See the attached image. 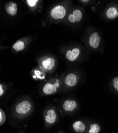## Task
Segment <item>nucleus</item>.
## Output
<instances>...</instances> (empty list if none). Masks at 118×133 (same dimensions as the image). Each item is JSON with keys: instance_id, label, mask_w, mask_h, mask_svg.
Returning <instances> with one entry per match:
<instances>
[{"instance_id": "nucleus-1", "label": "nucleus", "mask_w": 118, "mask_h": 133, "mask_svg": "<svg viewBox=\"0 0 118 133\" xmlns=\"http://www.w3.org/2000/svg\"><path fill=\"white\" fill-rule=\"evenodd\" d=\"M66 15V10L62 5H57L53 8L50 12L52 18L54 19H61L65 17Z\"/></svg>"}, {"instance_id": "nucleus-2", "label": "nucleus", "mask_w": 118, "mask_h": 133, "mask_svg": "<svg viewBox=\"0 0 118 133\" xmlns=\"http://www.w3.org/2000/svg\"><path fill=\"white\" fill-rule=\"evenodd\" d=\"M31 105L29 101L24 100L18 104L16 107V112L20 115H25L29 112Z\"/></svg>"}, {"instance_id": "nucleus-3", "label": "nucleus", "mask_w": 118, "mask_h": 133, "mask_svg": "<svg viewBox=\"0 0 118 133\" xmlns=\"http://www.w3.org/2000/svg\"><path fill=\"white\" fill-rule=\"evenodd\" d=\"M101 38L98 32H94L91 34L89 39V44L91 47L93 49H97L100 43Z\"/></svg>"}, {"instance_id": "nucleus-4", "label": "nucleus", "mask_w": 118, "mask_h": 133, "mask_svg": "<svg viewBox=\"0 0 118 133\" xmlns=\"http://www.w3.org/2000/svg\"><path fill=\"white\" fill-rule=\"evenodd\" d=\"M5 9L6 13L11 16H15L17 14V4L12 2H9L6 3Z\"/></svg>"}, {"instance_id": "nucleus-5", "label": "nucleus", "mask_w": 118, "mask_h": 133, "mask_svg": "<svg viewBox=\"0 0 118 133\" xmlns=\"http://www.w3.org/2000/svg\"><path fill=\"white\" fill-rule=\"evenodd\" d=\"M58 84H52L51 83H46L43 88V91L46 95H51L54 94L57 90V87H58Z\"/></svg>"}, {"instance_id": "nucleus-6", "label": "nucleus", "mask_w": 118, "mask_h": 133, "mask_svg": "<svg viewBox=\"0 0 118 133\" xmlns=\"http://www.w3.org/2000/svg\"><path fill=\"white\" fill-rule=\"evenodd\" d=\"M80 51L78 48H74L72 50H68L66 54V57L67 60L70 61L76 60L80 54Z\"/></svg>"}, {"instance_id": "nucleus-7", "label": "nucleus", "mask_w": 118, "mask_h": 133, "mask_svg": "<svg viewBox=\"0 0 118 133\" xmlns=\"http://www.w3.org/2000/svg\"><path fill=\"white\" fill-rule=\"evenodd\" d=\"M82 18V14L80 10H75L73 11L72 14H70L68 17V20L71 23L75 22H79Z\"/></svg>"}, {"instance_id": "nucleus-8", "label": "nucleus", "mask_w": 118, "mask_h": 133, "mask_svg": "<svg viewBox=\"0 0 118 133\" xmlns=\"http://www.w3.org/2000/svg\"><path fill=\"white\" fill-rule=\"evenodd\" d=\"M64 82L69 87L74 86L77 83V76L73 74H69L66 76Z\"/></svg>"}, {"instance_id": "nucleus-9", "label": "nucleus", "mask_w": 118, "mask_h": 133, "mask_svg": "<svg viewBox=\"0 0 118 133\" xmlns=\"http://www.w3.org/2000/svg\"><path fill=\"white\" fill-rule=\"evenodd\" d=\"M55 60L52 58H47L41 62V65L45 69L51 70L55 65Z\"/></svg>"}, {"instance_id": "nucleus-10", "label": "nucleus", "mask_w": 118, "mask_h": 133, "mask_svg": "<svg viewBox=\"0 0 118 133\" xmlns=\"http://www.w3.org/2000/svg\"><path fill=\"white\" fill-rule=\"evenodd\" d=\"M77 105V102L75 101L67 99L64 102L63 104V108L66 111H72L76 108Z\"/></svg>"}, {"instance_id": "nucleus-11", "label": "nucleus", "mask_w": 118, "mask_h": 133, "mask_svg": "<svg viewBox=\"0 0 118 133\" xmlns=\"http://www.w3.org/2000/svg\"><path fill=\"white\" fill-rule=\"evenodd\" d=\"M57 119V115L55 111L53 109H50L47 111V115L45 117L46 122L49 124L54 123Z\"/></svg>"}, {"instance_id": "nucleus-12", "label": "nucleus", "mask_w": 118, "mask_h": 133, "mask_svg": "<svg viewBox=\"0 0 118 133\" xmlns=\"http://www.w3.org/2000/svg\"><path fill=\"white\" fill-rule=\"evenodd\" d=\"M73 129L77 132H82L86 129V126L83 122L81 121H77L73 124Z\"/></svg>"}, {"instance_id": "nucleus-13", "label": "nucleus", "mask_w": 118, "mask_h": 133, "mask_svg": "<svg viewBox=\"0 0 118 133\" xmlns=\"http://www.w3.org/2000/svg\"><path fill=\"white\" fill-rule=\"evenodd\" d=\"M106 16L109 19L115 18L118 16V12L114 6L109 8L106 11Z\"/></svg>"}, {"instance_id": "nucleus-14", "label": "nucleus", "mask_w": 118, "mask_h": 133, "mask_svg": "<svg viewBox=\"0 0 118 133\" xmlns=\"http://www.w3.org/2000/svg\"><path fill=\"white\" fill-rule=\"evenodd\" d=\"M13 49L17 51H21L23 50L25 48V42L21 40H18V41H17L12 46Z\"/></svg>"}, {"instance_id": "nucleus-15", "label": "nucleus", "mask_w": 118, "mask_h": 133, "mask_svg": "<svg viewBox=\"0 0 118 133\" xmlns=\"http://www.w3.org/2000/svg\"><path fill=\"white\" fill-rule=\"evenodd\" d=\"M100 130V126L97 124H94L91 125L89 133H98Z\"/></svg>"}, {"instance_id": "nucleus-16", "label": "nucleus", "mask_w": 118, "mask_h": 133, "mask_svg": "<svg viewBox=\"0 0 118 133\" xmlns=\"http://www.w3.org/2000/svg\"><path fill=\"white\" fill-rule=\"evenodd\" d=\"M6 116L4 111L0 108V126L2 125L5 121Z\"/></svg>"}, {"instance_id": "nucleus-17", "label": "nucleus", "mask_w": 118, "mask_h": 133, "mask_svg": "<svg viewBox=\"0 0 118 133\" xmlns=\"http://www.w3.org/2000/svg\"><path fill=\"white\" fill-rule=\"evenodd\" d=\"M26 2L30 7H34L38 1L37 0H27Z\"/></svg>"}, {"instance_id": "nucleus-18", "label": "nucleus", "mask_w": 118, "mask_h": 133, "mask_svg": "<svg viewBox=\"0 0 118 133\" xmlns=\"http://www.w3.org/2000/svg\"><path fill=\"white\" fill-rule=\"evenodd\" d=\"M113 82L115 89L118 92V77H115V78H114L113 79Z\"/></svg>"}, {"instance_id": "nucleus-19", "label": "nucleus", "mask_w": 118, "mask_h": 133, "mask_svg": "<svg viewBox=\"0 0 118 133\" xmlns=\"http://www.w3.org/2000/svg\"><path fill=\"white\" fill-rule=\"evenodd\" d=\"M4 94V90L2 84H0V96H1Z\"/></svg>"}, {"instance_id": "nucleus-20", "label": "nucleus", "mask_w": 118, "mask_h": 133, "mask_svg": "<svg viewBox=\"0 0 118 133\" xmlns=\"http://www.w3.org/2000/svg\"><path fill=\"white\" fill-rule=\"evenodd\" d=\"M83 1V2H87L88 1Z\"/></svg>"}]
</instances>
